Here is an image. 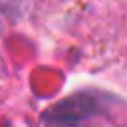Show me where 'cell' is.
Here are the masks:
<instances>
[{
	"label": "cell",
	"instance_id": "obj_2",
	"mask_svg": "<svg viewBox=\"0 0 127 127\" xmlns=\"http://www.w3.org/2000/svg\"><path fill=\"white\" fill-rule=\"evenodd\" d=\"M28 6H30V0H0V12L12 20L24 16Z\"/></svg>",
	"mask_w": 127,
	"mask_h": 127
},
{
	"label": "cell",
	"instance_id": "obj_1",
	"mask_svg": "<svg viewBox=\"0 0 127 127\" xmlns=\"http://www.w3.org/2000/svg\"><path fill=\"white\" fill-rule=\"evenodd\" d=\"M97 113V101L85 93L71 95L56 103L46 113L48 127H83Z\"/></svg>",
	"mask_w": 127,
	"mask_h": 127
}]
</instances>
